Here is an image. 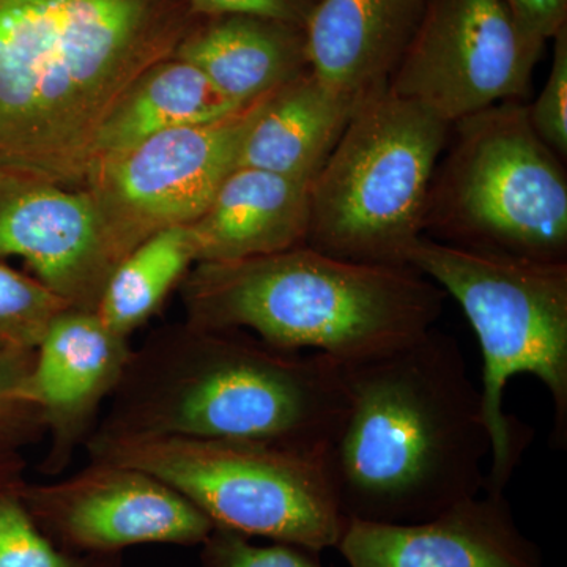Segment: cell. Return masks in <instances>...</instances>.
Here are the masks:
<instances>
[{"instance_id":"4316f807","label":"cell","mask_w":567,"mask_h":567,"mask_svg":"<svg viewBox=\"0 0 567 567\" xmlns=\"http://www.w3.org/2000/svg\"><path fill=\"white\" fill-rule=\"evenodd\" d=\"M517 24L547 43L567 25V0H503Z\"/></svg>"},{"instance_id":"5bb4252c","label":"cell","mask_w":567,"mask_h":567,"mask_svg":"<svg viewBox=\"0 0 567 567\" xmlns=\"http://www.w3.org/2000/svg\"><path fill=\"white\" fill-rule=\"evenodd\" d=\"M133 347L96 312L69 308L37 349L29 395L43 412L50 447L40 470L58 476L96 427L104 401L121 382Z\"/></svg>"},{"instance_id":"8fae6325","label":"cell","mask_w":567,"mask_h":567,"mask_svg":"<svg viewBox=\"0 0 567 567\" xmlns=\"http://www.w3.org/2000/svg\"><path fill=\"white\" fill-rule=\"evenodd\" d=\"M25 506L52 543L74 555H114L141 544L203 546L215 524L159 477L95 462L65 480L22 486Z\"/></svg>"},{"instance_id":"277c9868","label":"cell","mask_w":567,"mask_h":567,"mask_svg":"<svg viewBox=\"0 0 567 567\" xmlns=\"http://www.w3.org/2000/svg\"><path fill=\"white\" fill-rule=\"evenodd\" d=\"M186 322L249 331L268 344L341 364L385 357L427 334L446 293L410 265L349 262L297 246L199 262L182 279Z\"/></svg>"},{"instance_id":"cb8c5ba5","label":"cell","mask_w":567,"mask_h":567,"mask_svg":"<svg viewBox=\"0 0 567 567\" xmlns=\"http://www.w3.org/2000/svg\"><path fill=\"white\" fill-rule=\"evenodd\" d=\"M200 561L203 567H324L319 551L274 540L259 546L248 536L219 527L204 540Z\"/></svg>"},{"instance_id":"ba28073f","label":"cell","mask_w":567,"mask_h":567,"mask_svg":"<svg viewBox=\"0 0 567 567\" xmlns=\"http://www.w3.org/2000/svg\"><path fill=\"white\" fill-rule=\"evenodd\" d=\"M89 457L144 470L177 488L215 527L323 551L347 518L327 454L185 436H89Z\"/></svg>"},{"instance_id":"9a60e30c","label":"cell","mask_w":567,"mask_h":567,"mask_svg":"<svg viewBox=\"0 0 567 567\" xmlns=\"http://www.w3.org/2000/svg\"><path fill=\"white\" fill-rule=\"evenodd\" d=\"M429 0H320L306 24L311 71L365 99L386 87Z\"/></svg>"},{"instance_id":"9c48e42d","label":"cell","mask_w":567,"mask_h":567,"mask_svg":"<svg viewBox=\"0 0 567 567\" xmlns=\"http://www.w3.org/2000/svg\"><path fill=\"white\" fill-rule=\"evenodd\" d=\"M544 47L503 0H429L388 89L453 125L494 104L524 102Z\"/></svg>"},{"instance_id":"484cf974","label":"cell","mask_w":567,"mask_h":567,"mask_svg":"<svg viewBox=\"0 0 567 567\" xmlns=\"http://www.w3.org/2000/svg\"><path fill=\"white\" fill-rule=\"evenodd\" d=\"M194 13L200 18L223 17V14H252L290 22L308 24L320 0H188Z\"/></svg>"},{"instance_id":"e0dca14e","label":"cell","mask_w":567,"mask_h":567,"mask_svg":"<svg viewBox=\"0 0 567 567\" xmlns=\"http://www.w3.org/2000/svg\"><path fill=\"white\" fill-rule=\"evenodd\" d=\"M174 58L203 71L238 106L256 103L311 71L303 25L252 14L200 18Z\"/></svg>"},{"instance_id":"7402d4cb","label":"cell","mask_w":567,"mask_h":567,"mask_svg":"<svg viewBox=\"0 0 567 567\" xmlns=\"http://www.w3.org/2000/svg\"><path fill=\"white\" fill-rule=\"evenodd\" d=\"M69 308L35 278L0 264V350L35 352Z\"/></svg>"},{"instance_id":"5b68a950","label":"cell","mask_w":567,"mask_h":567,"mask_svg":"<svg viewBox=\"0 0 567 567\" xmlns=\"http://www.w3.org/2000/svg\"><path fill=\"white\" fill-rule=\"evenodd\" d=\"M406 265L454 298L483 353L484 420L492 440L487 494H505L532 432L503 409L509 380L532 374L554 404L551 443L567 445V264L507 259L423 237Z\"/></svg>"},{"instance_id":"30bf717a","label":"cell","mask_w":567,"mask_h":567,"mask_svg":"<svg viewBox=\"0 0 567 567\" xmlns=\"http://www.w3.org/2000/svg\"><path fill=\"white\" fill-rule=\"evenodd\" d=\"M264 99L219 121L155 134L96 164L85 188L122 260L153 235L203 215L237 169Z\"/></svg>"},{"instance_id":"52a82bcc","label":"cell","mask_w":567,"mask_h":567,"mask_svg":"<svg viewBox=\"0 0 567 567\" xmlns=\"http://www.w3.org/2000/svg\"><path fill=\"white\" fill-rule=\"evenodd\" d=\"M451 125L390 89L365 96L311 181L306 245L365 265H406Z\"/></svg>"},{"instance_id":"7a4b0ae2","label":"cell","mask_w":567,"mask_h":567,"mask_svg":"<svg viewBox=\"0 0 567 567\" xmlns=\"http://www.w3.org/2000/svg\"><path fill=\"white\" fill-rule=\"evenodd\" d=\"M342 371L344 416L327 462L346 518L415 524L483 494L492 440L453 336L432 328Z\"/></svg>"},{"instance_id":"d4e9b609","label":"cell","mask_w":567,"mask_h":567,"mask_svg":"<svg viewBox=\"0 0 567 567\" xmlns=\"http://www.w3.org/2000/svg\"><path fill=\"white\" fill-rule=\"evenodd\" d=\"M533 130L559 158L567 155V25L554 37L550 73L536 102L527 104Z\"/></svg>"},{"instance_id":"d6986e66","label":"cell","mask_w":567,"mask_h":567,"mask_svg":"<svg viewBox=\"0 0 567 567\" xmlns=\"http://www.w3.org/2000/svg\"><path fill=\"white\" fill-rule=\"evenodd\" d=\"M241 107L203 71L173 55L145 71L111 112L100 133L96 164L155 134L219 121Z\"/></svg>"},{"instance_id":"6da1fadb","label":"cell","mask_w":567,"mask_h":567,"mask_svg":"<svg viewBox=\"0 0 567 567\" xmlns=\"http://www.w3.org/2000/svg\"><path fill=\"white\" fill-rule=\"evenodd\" d=\"M199 21L188 0H0V175L85 188L111 112Z\"/></svg>"},{"instance_id":"44dd1931","label":"cell","mask_w":567,"mask_h":567,"mask_svg":"<svg viewBox=\"0 0 567 567\" xmlns=\"http://www.w3.org/2000/svg\"><path fill=\"white\" fill-rule=\"evenodd\" d=\"M24 461L0 462V567H122L121 554L74 555L41 532L25 506Z\"/></svg>"},{"instance_id":"ffe728a7","label":"cell","mask_w":567,"mask_h":567,"mask_svg":"<svg viewBox=\"0 0 567 567\" xmlns=\"http://www.w3.org/2000/svg\"><path fill=\"white\" fill-rule=\"evenodd\" d=\"M193 264L196 260L188 227H171L153 235L115 268L96 315L110 330L132 338L158 311Z\"/></svg>"},{"instance_id":"7c38bea8","label":"cell","mask_w":567,"mask_h":567,"mask_svg":"<svg viewBox=\"0 0 567 567\" xmlns=\"http://www.w3.org/2000/svg\"><path fill=\"white\" fill-rule=\"evenodd\" d=\"M21 257L70 308L96 312L122 264L87 188L0 175V257Z\"/></svg>"},{"instance_id":"3957f363","label":"cell","mask_w":567,"mask_h":567,"mask_svg":"<svg viewBox=\"0 0 567 567\" xmlns=\"http://www.w3.org/2000/svg\"><path fill=\"white\" fill-rule=\"evenodd\" d=\"M344 410V371L333 358L185 320L159 328L133 349L93 432L327 454Z\"/></svg>"},{"instance_id":"2e32d148","label":"cell","mask_w":567,"mask_h":567,"mask_svg":"<svg viewBox=\"0 0 567 567\" xmlns=\"http://www.w3.org/2000/svg\"><path fill=\"white\" fill-rule=\"evenodd\" d=\"M311 182L237 167L188 224L194 260L230 262L306 245Z\"/></svg>"},{"instance_id":"ac0fdd59","label":"cell","mask_w":567,"mask_h":567,"mask_svg":"<svg viewBox=\"0 0 567 567\" xmlns=\"http://www.w3.org/2000/svg\"><path fill=\"white\" fill-rule=\"evenodd\" d=\"M363 100L309 71L265 96L246 133L237 167L311 182Z\"/></svg>"},{"instance_id":"8992f818","label":"cell","mask_w":567,"mask_h":567,"mask_svg":"<svg viewBox=\"0 0 567 567\" xmlns=\"http://www.w3.org/2000/svg\"><path fill=\"white\" fill-rule=\"evenodd\" d=\"M424 237L487 256L567 264L565 159L537 136L527 104H494L451 125Z\"/></svg>"},{"instance_id":"603a6c76","label":"cell","mask_w":567,"mask_h":567,"mask_svg":"<svg viewBox=\"0 0 567 567\" xmlns=\"http://www.w3.org/2000/svg\"><path fill=\"white\" fill-rule=\"evenodd\" d=\"M35 352L0 350V462L47 436L43 412L29 395Z\"/></svg>"},{"instance_id":"4fadbf2b","label":"cell","mask_w":567,"mask_h":567,"mask_svg":"<svg viewBox=\"0 0 567 567\" xmlns=\"http://www.w3.org/2000/svg\"><path fill=\"white\" fill-rule=\"evenodd\" d=\"M350 567H544L505 494H483L415 524L347 518L338 546Z\"/></svg>"}]
</instances>
